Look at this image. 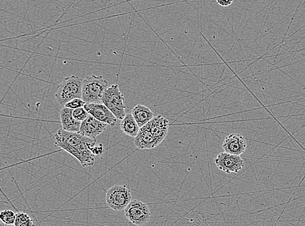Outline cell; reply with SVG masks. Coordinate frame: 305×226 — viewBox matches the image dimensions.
<instances>
[{"label": "cell", "mask_w": 305, "mask_h": 226, "mask_svg": "<svg viewBox=\"0 0 305 226\" xmlns=\"http://www.w3.org/2000/svg\"><path fill=\"white\" fill-rule=\"evenodd\" d=\"M15 226H36L34 221L27 213H18L15 223Z\"/></svg>", "instance_id": "cell-16"}, {"label": "cell", "mask_w": 305, "mask_h": 226, "mask_svg": "<svg viewBox=\"0 0 305 226\" xmlns=\"http://www.w3.org/2000/svg\"><path fill=\"white\" fill-rule=\"evenodd\" d=\"M86 105V103L82 99L77 98V99H74L72 100L71 101L68 102L64 107L68 108V109L72 110H76L80 109V108L84 107V106Z\"/></svg>", "instance_id": "cell-19"}, {"label": "cell", "mask_w": 305, "mask_h": 226, "mask_svg": "<svg viewBox=\"0 0 305 226\" xmlns=\"http://www.w3.org/2000/svg\"><path fill=\"white\" fill-rule=\"evenodd\" d=\"M84 109L89 115L111 127L116 125L118 119L102 103L86 104Z\"/></svg>", "instance_id": "cell-8"}, {"label": "cell", "mask_w": 305, "mask_h": 226, "mask_svg": "<svg viewBox=\"0 0 305 226\" xmlns=\"http://www.w3.org/2000/svg\"><path fill=\"white\" fill-rule=\"evenodd\" d=\"M107 126L108 125L107 124L99 121L90 115L87 119L82 122L78 133L89 138L96 139L98 136L101 135L106 130Z\"/></svg>", "instance_id": "cell-9"}, {"label": "cell", "mask_w": 305, "mask_h": 226, "mask_svg": "<svg viewBox=\"0 0 305 226\" xmlns=\"http://www.w3.org/2000/svg\"><path fill=\"white\" fill-rule=\"evenodd\" d=\"M132 115L140 128L147 125L155 117L149 108L142 105H136L132 109Z\"/></svg>", "instance_id": "cell-14"}, {"label": "cell", "mask_w": 305, "mask_h": 226, "mask_svg": "<svg viewBox=\"0 0 305 226\" xmlns=\"http://www.w3.org/2000/svg\"><path fill=\"white\" fill-rule=\"evenodd\" d=\"M108 88V82L102 76H87L82 84L81 99L86 104L102 103Z\"/></svg>", "instance_id": "cell-2"}, {"label": "cell", "mask_w": 305, "mask_h": 226, "mask_svg": "<svg viewBox=\"0 0 305 226\" xmlns=\"http://www.w3.org/2000/svg\"><path fill=\"white\" fill-rule=\"evenodd\" d=\"M89 149L95 157L102 156L105 153L104 146H103L102 143L93 145V146L90 147Z\"/></svg>", "instance_id": "cell-20"}, {"label": "cell", "mask_w": 305, "mask_h": 226, "mask_svg": "<svg viewBox=\"0 0 305 226\" xmlns=\"http://www.w3.org/2000/svg\"><path fill=\"white\" fill-rule=\"evenodd\" d=\"M124 95L121 93L118 84L109 86L102 100V103L106 106L115 117L119 120L124 119L126 114L125 113L126 106L124 103Z\"/></svg>", "instance_id": "cell-4"}, {"label": "cell", "mask_w": 305, "mask_h": 226, "mask_svg": "<svg viewBox=\"0 0 305 226\" xmlns=\"http://www.w3.org/2000/svg\"><path fill=\"white\" fill-rule=\"evenodd\" d=\"M54 139L56 146L77 159L83 168L95 165V157L89 148L97 144V139L89 138L78 133H72L62 129L56 132Z\"/></svg>", "instance_id": "cell-1"}, {"label": "cell", "mask_w": 305, "mask_h": 226, "mask_svg": "<svg viewBox=\"0 0 305 226\" xmlns=\"http://www.w3.org/2000/svg\"><path fill=\"white\" fill-rule=\"evenodd\" d=\"M120 127L121 131L125 135L134 137L138 135L141 129L132 113L126 114L124 119L121 121Z\"/></svg>", "instance_id": "cell-15"}, {"label": "cell", "mask_w": 305, "mask_h": 226, "mask_svg": "<svg viewBox=\"0 0 305 226\" xmlns=\"http://www.w3.org/2000/svg\"><path fill=\"white\" fill-rule=\"evenodd\" d=\"M0 226H15V225H5V224H4L3 223H2V222H1V223H0Z\"/></svg>", "instance_id": "cell-22"}, {"label": "cell", "mask_w": 305, "mask_h": 226, "mask_svg": "<svg viewBox=\"0 0 305 226\" xmlns=\"http://www.w3.org/2000/svg\"><path fill=\"white\" fill-rule=\"evenodd\" d=\"M17 213L10 209L3 210L0 213L1 222L8 225H14L15 223Z\"/></svg>", "instance_id": "cell-17"}, {"label": "cell", "mask_w": 305, "mask_h": 226, "mask_svg": "<svg viewBox=\"0 0 305 226\" xmlns=\"http://www.w3.org/2000/svg\"><path fill=\"white\" fill-rule=\"evenodd\" d=\"M83 80L76 75L64 78L61 83L57 87L55 95L59 105L64 107L72 100L77 98L81 99Z\"/></svg>", "instance_id": "cell-3"}, {"label": "cell", "mask_w": 305, "mask_h": 226, "mask_svg": "<svg viewBox=\"0 0 305 226\" xmlns=\"http://www.w3.org/2000/svg\"><path fill=\"white\" fill-rule=\"evenodd\" d=\"M127 219L136 226L146 225L150 221L151 212L147 204L140 200H134L124 209Z\"/></svg>", "instance_id": "cell-6"}, {"label": "cell", "mask_w": 305, "mask_h": 226, "mask_svg": "<svg viewBox=\"0 0 305 226\" xmlns=\"http://www.w3.org/2000/svg\"><path fill=\"white\" fill-rule=\"evenodd\" d=\"M132 198V193L126 185L115 184L107 190L105 201L111 209L121 211L126 209Z\"/></svg>", "instance_id": "cell-5"}, {"label": "cell", "mask_w": 305, "mask_h": 226, "mask_svg": "<svg viewBox=\"0 0 305 226\" xmlns=\"http://www.w3.org/2000/svg\"><path fill=\"white\" fill-rule=\"evenodd\" d=\"M233 0H231V1H224V0H218L217 1V3L219 4L222 7H228V6L231 5L232 3H233Z\"/></svg>", "instance_id": "cell-21"}, {"label": "cell", "mask_w": 305, "mask_h": 226, "mask_svg": "<svg viewBox=\"0 0 305 226\" xmlns=\"http://www.w3.org/2000/svg\"><path fill=\"white\" fill-rule=\"evenodd\" d=\"M214 162L220 170L227 174L238 173L245 166V162L241 157L225 152L220 153L215 159Z\"/></svg>", "instance_id": "cell-7"}, {"label": "cell", "mask_w": 305, "mask_h": 226, "mask_svg": "<svg viewBox=\"0 0 305 226\" xmlns=\"http://www.w3.org/2000/svg\"><path fill=\"white\" fill-rule=\"evenodd\" d=\"M73 110L63 107L60 112L61 123L62 129L72 133H78L81 122L76 121L73 117Z\"/></svg>", "instance_id": "cell-13"}, {"label": "cell", "mask_w": 305, "mask_h": 226, "mask_svg": "<svg viewBox=\"0 0 305 226\" xmlns=\"http://www.w3.org/2000/svg\"><path fill=\"white\" fill-rule=\"evenodd\" d=\"M147 126L160 143L167 137L169 127V121L167 118L162 115H156L147 124Z\"/></svg>", "instance_id": "cell-11"}, {"label": "cell", "mask_w": 305, "mask_h": 226, "mask_svg": "<svg viewBox=\"0 0 305 226\" xmlns=\"http://www.w3.org/2000/svg\"><path fill=\"white\" fill-rule=\"evenodd\" d=\"M223 149L224 152L228 154L241 156L247 149L245 137L238 134L228 135L223 143Z\"/></svg>", "instance_id": "cell-10"}, {"label": "cell", "mask_w": 305, "mask_h": 226, "mask_svg": "<svg viewBox=\"0 0 305 226\" xmlns=\"http://www.w3.org/2000/svg\"><path fill=\"white\" fill-rule=\"evenodd\" d=\"M134 144L138 149H154L160 144L157 139L152 135L147 125L141 128L138 135L135 137Z\"/></svg>", "instance_id": "cell-12"}, {"label": "cell", "mask_w": 305, "mask_h": 226, "mask_svg": "<svg viewBox=\"0 0 305 226\" xmlns=\"http://www.w3.org/2000/svg\"><path fill=\"white\" fill-rule=\"evenodd\" d=\"M72 114H73V117L76 121L81 122V123L90 115L87 111L84 109V107L74 110Z\"/></svg>", "instance_id": "cell-18"}]
</instances>
